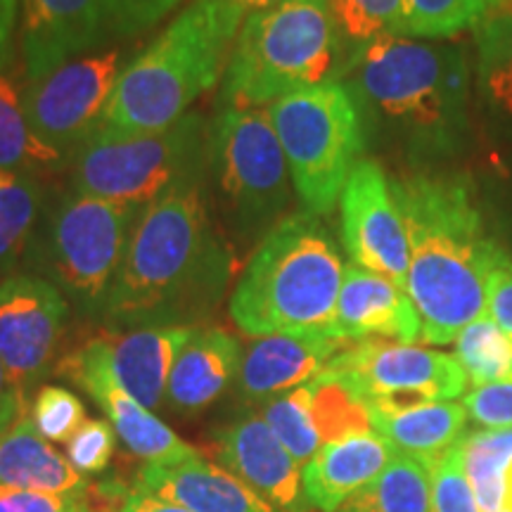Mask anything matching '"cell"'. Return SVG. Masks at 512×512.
Listing matches in <instances>:
<instances>
[{"label":"cell","mask_w":512,"mask_h":512,"mask_svg":"<svg viewBox=\"0 0 512 512\" xmlns=\"http://www.w3.org/2000/svg\"><path fill=\"white\" fill-rule=\"evenodd\" d=\"M486 3H489V10H494V8H498V5L512 3V0H486Z\"/></svg>","instance_id":"obj_47"},{"label":"cell","mask_w":512,"mask_h":512,"mask_svg":"<svg viewBox=\"0 0 512 512\" xmlns=\"http://www.w3.org/2000/svg\"><path fill=\"white\" fill-rule=\"evenodd\" d=\"M31 422L43 439L67 444L74 432L86 422V406L72 389L46 384L31 401Z\"/></svg>","instance_id":"obj_36"},{"label":"cell","mask_w":512,"mask_h":512,"mask_svg":"<svg viewBox=\"0 0 512 512\" xmlns=\"http://www.w3.org/2000/svg\"><path fill=\"white\" fill-rule=\"evenodd\" d=\"M214 441L221 465L254 494L280 512H309L299 463L261 415H240L219 427Z\"/></svg>","instance_id":"obj_17"},{"label":"cell","mask_w":512,"mask_h":512,"mask_svg":"<svg viewBox=\"0 0 512 512\" xmlns=\"http://www.w3.org/2000/svg\"><path fill=\"white\" fill-rule=\"evenodd\" d=\"M344 347L325 332L259 337L242 354L235 389L242 401L266 403L318 377Z\"/></svg>","instance_id":"obj_19"},{"label":"cell","mask_w":512,"mask_h":512,"mask_svg":"<svg viewBox=\"0 0 512 512\" xmlns=\"http://www.w3.org/2000/svg\"><path fill=\"white\" fill-rule=\"evenodd\" d=\"M342 245L351 264L387 275L406 287L408 235L396 204L392 178L375 159H358L339 197Z\"/></svg>","instance_id":"obj_15"},{"label":"cell","mask_w":512,"mask_h":512,"mask_svg":"<svg viewBox=\"0 0 512 512\" xmlns=\"http://www.w3.org/2000/svg\"><path fill=\"white\" fill-rule=\"evenodd\" d=\"M27 411V396L19 392V387L12 382V377L0 358V434H5L12 425L22 420Z\"/></svg>","instance_id":"obj_43"},{"label":"cell","mask_w":512,"mask_h":512,"mask_svg":"<svg viewBox=\"0 0 512 512\" xmlns=\"http://www.w3.org/2000/svg\"><path fill=\"white\" fill-rule=\"evenodd\" d=\"M465 475L482 512H505L512 467V427H486L463 437Z\"/></svg>","instance_id":"obj_30"},{"label":"cell","mask_w":512,"mask_h":512,"mask_svg":"<svg viewBox=\"0 0 512 512\" xmlns=\"http://www.w3.org/2000/svg\"><path fill=\"white\" fill-rule=\"evenodd\" d=\"M0 512H93L91 484L79 494H46L0 486Z\"/></svg>","instance_id":"obj_39"},{"label":"cell","mask_w":512,"mask_h":512,"mask_svg":"<svg viewBox=\"0 0 512 512\" xmlns=\"http://www.w3.org/2000/svg\"><path fill=\"white\" fill-rule=\"evenodd\" d=\"M325 370L347 382L370 411L453 401L467 392V377L456 356L384 339L349 344Z\"/></svg>","instance_id":"obj_12"},{"label":"cell","mask_w":512,"mask_h":512,"mask_svg":"<svg viewBox=\"0 0 512 512\" xmlns=\"http://www.w3.org/2000/svg\"><path fill=\"white\" fill-rule=\"evenodd\" d=\"M505 512H512V467L508 472V486H505Z\"/></svg>","instance_id":"obj_46"},{"label":"cell","mask_w":512,"mask_h":512,"mask_svg":"<svg viewBox=\"0 0 512 512\" xmlns=\"http://www.w3.org/2000/svg\"><path fill=\"white\" fill-rule=\"evenodd\" d=\"M195 328H140L126 332L105 330L110 368L121 387L150 411L166 403V384L174 363Z\"/></svg>","instance_id":"obj_23"},{"label":"cell","mask_w":512,"mask_h":512,"mask_svg":"<svg viewBox=\"0 0 512 512\" xmlns=\"http://www.w3.org/2000/svg\"><path fill=\"white\" fill-rule=\"evenodd\" d=\"M432 486V512H482L465 475L463 439L453 444L444 456L427 463Z\"/></svg>","instance_id":"obj_37"},{"label":"cell","mask_w":512,"mask_h":512,"mask_svg":"<svg viewBox=\"0 0 512 512\" xmlns=\"http://www.w3.org/2000/svg\"><path fill=\"white\" fill-rule=\"evenodd\" d=\"M226 3L233 5L235 10H240L245 17H249V15H254V12L271 10V8H275V5L285 3V0H226Z\"/></svg>","instance_id":"obj_45"},{"label":"cell","mask_w":512,"mask_h":512,"mask_svg":"<svg viewBox=\"0 0 512 512\" xmlns=\"http://www.w3.org/2000/svg\"><path fill=\"white\" fill-rule=\"evenodd\" d=\"M207 195L233 252H245L285 219L292 176L268 110H221L209 124Z\"/></svg>","instance_id":"obj_8"},{"label":"cell","mask_w":512,"mask_h":512,"mask_svg":"<svg viewBox=\"0 0 512 512\" xmlns=\"http://www.w3.org/2000/svg\"><path fill=\"white\" fill-rule=\"evenodd\" d=\"M486 313H489L491 320H494L505 335L512 337V261L503 264L491 275Z\"/></svg>","instance_id":"obj_41"},{"label":"cell","mask_w":512,"mask_h":512,"mask_svg":"<svg viewBox=\"0 0 512 512\" xmlns=\"http://www.w3.org/2000/svg\"><path fill=\"white\" fill-rule=\"evenodd\" d=\"M373 432L399 453L432 463L465 437L467 411L456 401H432L401 411H370Z\"/></svg>","instance_id":"obj_25"},{"label":"cell","mask_w":512,"mask_h":512,"mask_svg":"<svg viewBox=\"0 0 512 512\" xmlns=\"http://www.w3.org/2000/svg\"><path fill=\"white\" fill-rule=\"evenodd\" d=\"M117 432L110 420H86L67 441V460L83 477H98L112 463Z\"/></svg>","instance_id":"obj_38"},{"label":"cell","mask_w":512,"mask_h":512,"mask_svg":"<svg viewBox=\"0 0 512 512\" xmlns=\"http://www.w3.org/2000/svg\"><path fill=\"white\" fill-rule=\"evenodd\" d=\"M330 335L349 344L380 337L415 344L420 342V316L406 287L387 275L349 264L344 266Z\"/></svg>","instance_id":"obj_18"},{"label":"cell","mask_w":512,"mask_h":512,"mask_svg":"<svg viewBox=\"0 0 512 512\" xmlns=\"http://www.w3.org/2000/svg\"><path fill=\"white\" fill-rule=\"evenodd\" d=\"M311 415L318 437L325 444L373 432L368 403L358 396L347 382L323 370L309 382Z\"/></svg>","instance_id":"obj_31"},{"label":"cell","mask_w":512,"mask_h":512,"mask_svg":"<svg viewBox=\"0 0 512 512\" xmlns=\"http://www.w3.org/2000/svg\"><path fill=\"white\" fill-rule=\"evenodd\" d=\"M91 482L79 475L48 439H43L31 418H22L0 434V486L46 494H79Z\"/></svg>","instance_id":"obj_24"},{"label":"cell","mask_w":512,"mask_h":512,"mask_svg":"<svg viewBox=\"0 0 512 512\" xmlns=\"http://www.w3.org/2000/svg\"><path fill=\"white\" fill-rule=\"evenodd\" d=\"M245 19L226 0H190L126 62L100 128L147 133L183 119L226 72Z\"/></svg>","instance_id":"obj_4"},{"label":"cell","mask_w":512,"mask_h":512,"mask_svg":"<svg viewBox=\"0 0 512 512\" xmlns=\"http://www.w3.org/2000/svg\"><path fill=\"white\" fill-rule=\"evenodd\" d=\"M344 50L330 0H285L254 12L235 38L221 81V107L254 110L339 79Z\"/></svg>","instance_id":"obj_6"},{"label":"cell","mask_w":512,"mask_h":512,"mask_svg":"<svg viewBox=\"0 0 512 512\" xmlns=\"http://www.w3.org/2000/svg\"><path fill=\"white\" fill-rule=\"evenodd\" d=\"M337 512H432L430 470L422 460L399 453Z\"/></svg>","instance_id":"obj_28"},{"label":"cell","mask_w":512,"mask_h":512,"mask_svg":"<svg viewBox=\"0 0 512 512\" xmlns=\"http://www.w3.org/2000/svg\"><path fill=\"white\" fill-rule=\"evenodd\" d=\"M128 60V48L100 50L74 57L34 83H24V112L34 136L72 164L79 147L105 121Z\"/></svg>","instance_id":"obj_13"},{"label":"cell","mask_w":512,"mask_h":512,"mask_svg":"<svg viewBox=\"0 0 512 512\" xmlns=\"http://www.w3.org/2000/svg\"><path fill=\"white\" fill-rule=\"evenodd\" d=\"M112 512H192V510L181 508V505L176 503L162 501V498L145 494V491H138L131 486L128 494L124 496V501H121Z\"/></svg>","instance_id":"obj_44"},{"label":"cell","mask_w":512,"mask_h":512,"mask_svg":"<svg viewBox=\"0 0 512 512\" xmlns=\"http://www.w3.org/2000/svg\"><path fill=\"white\" fill-rule=\"evenodd\" d=\"M408 235L406 292L420 316V342L451 344L486 316L489 285L510 256L486 233L472 185L460 176L392 178Z\"/></svg>","instance_id":"obj_2"},{"label":"cell","mask_w":512,"mask_h":512,"mask_svg":"<svg viewBox=\"0 0 512 512\" xmlns=\"http://www.w3.org/2000/svg\"><path fill=\"white\" fill-rule=\"evenodd\" d=\"M330 8L349 53L377 36H406L403 0H330Z\"/></svg>","instance_id":"obj_35"},{"label":"cell","mask_w":512,"mask_h":512,"mask_svg":"<svg viewBox=\"0 0 512 512\" xmlns=\"http://www.w3.org/2000/svg\"><path fill=\"white\" fill-rule=\"evenodd\" d=\"M133 489L192 512H280L254 494L245 482L221 470L200 453L176 460H157L140 467Z\"/></svg>","instance_id":"obj_20"},{"label":"cell","mask_w":512,"mask_h":512,"mask_svg":"<svg viewBox=\"0 0 512 512\" xmlns=\"http://www.w3.org/2000/svg\"><path fill=\"white\" fill-rule=\"evenodd\" d=\"M24 0H0V69L15 67V36L22 22Z\"/></svg>","instance_id":"obj_42"},{"label":"cell","mask_w":512,"mask_h":512,"mask_svg":"<svg viewBox=\"0 0 512 512\" xmlns=\"http://www.w3.org/2000/svg\"><path fill=\"white\" fill-rule=\"evenodd\" d=\"M486 0H403V29L415 38H451L482 22Z\"/></svg>","instance_id":"obj_34"},{"label":"cell","mask_w":512,"mask_h":512,"mask_svg":"<svg viewBox=\"0 0 512 512\" xmlns=\"http://www.w3.org/2000/svg\"><path fill=\"white\" fill-rule=\"evenodd\" d=\"M69 316L72 304L41 275L0 280V358L24 396L53 370Z\"/></svg>","instance_id":"obj_14"},{"label":"cell","mask_w":512,"mask_h":512,"mask_svg":"<svg viewBox=\"0 0 512 512\" xmlns=\"http://www.w3.org/2000/svg\"><path fill=\"white\" fill-rule=\"evenodd\" d=\"M183 0H24L19 55L24 83L74 57L128 48L157 29Z\"/></svg>","instance_id":"obj_11"},{"label":"cell","mask_w":512,"mask_h":512,"mask_svg":"<svg viewBox=\"0 0 512 512\" xmlns=\"http://www.w3.org/2000/svg\"><path fill=\"white\" fill-rule=\"evenodd\" d=\"M266 110L304 211L330 214L368 140L354 93L344 81L330 79L285 95Z\"/></svg>","instance_id":"obj_10"},{"label":"cell","mask_w":512,"mask_h":512,"mask_svg":"<svg viewBox=\"0 0 512 512\" xmlns=\"http://www.w3.org/2000/svg\"><path fill=\"white\" fill-rule=\"evenodd\" d=\"M342 280L344 264L330 228L309 211H292L254 247L228 313L252 337L330 335Z\"/></svg>","instance_id":"obj_5"},{"label":"cell","mask_w":512,"mask_h":512,"mask_svg":"<svg viewBox=\"0 0 512 512\" xmlns=\"http://www.w3.org/2000/svg\"><path fill=\"white\" fill-rule=\"evenodd\" d=\"M467 418L482 427H512V380L467 389L463 396Z\"/></svg>","instance_id":"obj_40"},{"label":"cell","mask_w":512,"mask_h":512,"mask_svg":"<svg viewBox=\"0 0 512 512\" xmlns=\"http://www.w3.org/2000/svg\"><path fill=\"white\" fill-rule=\"evenodd\" d=\"M396 456L399 451L377 432L325 444L302 470L306 501L320 512H337Z\"/></svg>","instance_id":"obj_22"},{"label":"cell","mask_w":512,"mask_h":512,"mask_svg":"<svg viewBox=\"0 0 512 512\" xmlns=\"http://www.w3.org/2000/svg\"><path fill=\"white\" fill-rule=\"evenodd\" d=\"M209 124L200 112L162 131L117 133L98 128L72 157L69 188L119 204L147 207L207 178Z\"/></svg>","instance_id":"obj_9"},{"label":"cell","mask_w":512,"mask_h":512,"mask_svg":"<svg viewBox=\"0 0 512 512\" xmlns=\"http://www.w3.org/2000/svg\"><path fill=\"white\" fill-rule=\"evenodd\" d=\"M240 363L238 337L223 328H195L169 375L166 406L178 415L202 413L238 380Z\"/></svg>","instance_id":"obj_21"},{"label":"cell","mask_w":512,"mask_h":512,"mask_svg":"<svg viewBox=\"0 0 512 512\" xmlns=\"http://www.w3.org/2000/svg\"><path fill=\"white\" fill-rule=\"evenodd\" d=\"M235 252L216 226L207 178L147 204L102 309L110 332L200 328L221 309Z\"/></svg>","instance_id":"obj_1"},{"label":"cell","mask_w":512,"mask_h":512,"mask_svg":"<svg viewBox=\"0 0 512 512\" xmlns=\"http://www.w3.org/2000/svg\"><path fill=\"white\" fill-rule=\"evenodd\" d=\"M55 375H60L62 380H72L76 387L91 396L112 422L121 444L145 463L197 456L195 446L185 444L166 422L133 399L117 382L102 335L86 339L72 354L60 358Z\"/></svg>","instance_id":"obj_16"},{"label":"cell","mask_w":512,"mask_h":512,"mask_svg":"<svg viewBox=\"0 0 512 512\" xmlns=\"http://www.w3.org/2000/svg\"><path fill=\"white\" fill-rule=\"evenodd\" d=\"M46 197L36 176L0 169V280L24 261Z\"/></svg>","instance_id":"obj_27"},{"label":"cell","mask_w":512,"mask_h":512,"mask_svg":"<svg viewBox=\"0 0 512 512\" xmlns=\"http://www.w3.org/2000/svg\"><path fill=\"white\" fill-rule=\"evenodd\" d=\"M143 209L74 188L48 192L22 264L53 283L83 320L100 323Z\"/></svg>","instance_id":"obj_7"},{"label":"cell","mask_w":512,"mask_h":512,"mask_svg":"<svg viewBox=\"0 0 512 512\" xmlns=\"http://www.w3.org/2000/svg\"><path fill=\"white\" fill-rule=\"evenodd\" d=\"M349 91L418 155L453 150L467 124L470 67L460 48L384 34L349 53Z\"/></svg>","instance_id":"obj_3"},{"label":"cell","mask_w":512,"mask_h":512,"mask_svg":"<svg viewBox=\"0 0 512 512\" xmlns=\"http://www.w3.org/2000/svg\"><path fill=\"white\" fill-rule=\"evenodd\" d=\"M456 361L467 384L484 387L512 380V337L498 328L489 313L475 320L456 339Z\"/></svg>","instance_id":"obj_32"},{"label":"cell","mask_w":512,"mask_h":512,"mask_svg":"<svg viewBox=\"0 0 512 512\" xmlns=\"http://www.w3.org/2000/svg\"><path fill=\"white\" fill-rule=\"evenodd\" d=\"M22 93L15 69H0V169L36 178L60 174L69 169V162L34 136Z\"/></svg>","instance_id":"obj_26"},{"label":"cell","mask_w":512,"mask_h":512,"mask_svg":"<svg viewBox=\"0 0 512 512\" xmlns=\"http://www.w3.org/2000/svg\"><path fill=\"white\" fill-rule=\"evenodd\" d=\"M475 41L479 93L496 114L512 117V3L486 12Z\"/></svg>","instance_id":"obj_29"},{"label":"cell","mask_w":512,"mask_h":512,"mask_svg":"<svg viewBox=\"0 0 512 512\" xmlns=\"http://www.w3.org/2000/svg\"><path fill=\"white\" fill-rule=\"evenodd\" d=\"M261 418L268 422L280 444L292 453V458L299 465L309 463L323 448V441H320L316 425H313L309 382L266 401Z\"/></svg>","instance_id":"obj_33"}]
</instances>
